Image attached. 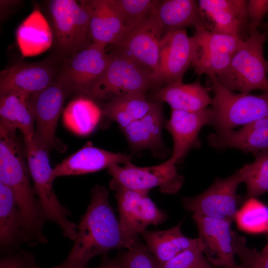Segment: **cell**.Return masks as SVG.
Instances as JSON below:
<instances>
[{
  "mask_svg": "<svg viewBox=\"0 0 268 268\" xmlns=\"http://www.w3.org/2000/svg\"><path fill=\"white\" fill-rule=\"evenodd\" d=\"M165 122L162 102H159L147 115L120 129L133 151L154 152L163 146L162 132Z\"/></svg>",
  "mask_w": 268,
  "mask_h": 268,
  "instance_id": "cell-23",
  "label": "cell"
},
{
  "mask_svg": "<svg viewBox=\"0 0 268 268\" xmlns=\"http://www.w3.org/2000/svg\"><path fill=\"white\" fill-rule=\"evenodd\" d=\"M71 93L58 77L47 87L30 95L35 128L33 138L47 152L55 149L61 152L66 145L55 135L64 102Z\"/></svg>",
  "mask_w": 268,
  "mask_h": 268,
  "instance_id": "cell-8",
  "label": "cell"
},
{
  "mask_svg": "<svg viewBox=\"0 0 268 268\" xmlns=\"http://www.w3.org/2000/svg\"><path fill=\"white\" fill-rule=\"evenodd\" d=\"M159 103L149 100L145 94H137L104 102L101 109L103 115L121 129L147 115Z\"/></svg>",
  "mask_w": 268,
  "mask_h": 268,
  "instance_id": "cell-28",
  "label": "cell"
},
{
  "mask_svg": "<svg viewBox=\"0 0 268 268\" xmlns=\"http://www.w3.org/2000/svg\"><path fill=\"white\" fill-rule=\"evenodd\" d=\"M248 25L250 35L258 30L263 23V20L268 12V0H247Z\"/></svg>",
  "mask_w": 268,
  "mask_h": 268,
  "instance_id": "cell-37",
  "label": "cell"
},
{
  "mask_svg": "<svg viewBox=\"0 0 268 268\" xmlns=\"http://www.w3.org/2000/svg\"><path fill=\"white\" fill-rule=\"evenodd\" d=\"M166 33L188 27L210 30L198 1L195 0H157L151 12Z\"/></svg>",
  "mask_w": 268,
  "mask_h": 268,
  "instance_id": "cell-18",
  "label": "cell"
},
{
  "mask_svg": "<svg viewBox=\"0 0 268 268\" xmlns=\"http://www.w3.org/2000/svg\"><path fill=\"white\" fill-rule=\"evenodd\" d=\"M176 164L169 159L160 164L138 167L131 162L113 165L108 169L112 176L110 188L115 191L125 188L148 194L149 191L158 187L163 194H175L182 187L185 178L180 174Z\"/></svg>",
  "mask_w": 268,
  "mask_h": 268,
  "instance_id": "cell-7",
  "label": "cell"
},
{
  "mask_svg": "<svg viewBox=\"0 0 268 268\" xmlns=\"http://www.w3.org/2000/svg\"><path fill=\"white\" fill-rule=\"evenodd\" d=\"M199 237L204 247L207 260L212 265L222 268H241L235 262L232 221L193 215Z\"/></svg>",
  "mask_w": 268,
  "mask_h": 268,
  "instance_id": "cell-14",
  "label": "cell"
},
{
  "mask_svg": "<svg viewBox=\"0 0 268 268\" xmlns=\"http://www.w3.org/2000/svg\"><path fill=\"white\" fill-rule=\"evenodd\" d=\"M192 37L195 54L212 56H233L245 42L241 37L216 33L206 28L196 29Z\"/></svg>",
  "mask_w": 268,
  "mask_h": 268,
  "instance_id": "cell-30",
  "label": "cell"
},
{
  "mask_svg": "<svg viewBox=\"0 0 268 268\" xmlns=\"http://www.w3.org/2000/svg\"><path fill=\"white\" fill-rule=\"evenodd\" d=\"M84 214L77 227L74 244L61 264L53 268H86L95 257L112 250L133 248L139 241L122 228L109 201V192L96 185Z\"/></svg>",
  "mask_w": 268,
  "mask_h": 268,
  "instance_id": "cell-1",
  "label": "cell"
},
{
  "mask_svg": "<svg viewBox=\"0 0 268 268\" xmlns=\"http://www.w3.org/2000/svg\"><path fill=\"white\" fill-rule=\"evenodd\" d=\"M248 201V205L241 211L246 214V226L244 228L253 231L268 229V208L255 198Z\"/></svg>",
  "mask_w": 268,
  "mask_h": 268,
  "instance_id": "cell-36",
  "label": "cell"
},
{
  "mask_svg": "<svg viewBox=\"0 0 268 268\" xmlns=\"http://www.w3.org/2000/svg\"><path fill=\"white\" fill-rule=\"evenodd\" d=\"M25 257L23 251L4 255L0 260V268H24Z\"/></svg>",
  "mask_w": 268,
  "mask_h": 268,
  "instance_id": "cell-38",
  "label": "cell"
},
{
  "mask_svg": "<svg viewBox=\"0 0 268 268\" xmlns=\"http://www.w3.org/2000/svg\"><path fill=\"white\" fill-rule=\"evenodd\" d=\"M95 101L84 96H76L63 111L65 125L73 133L86 135L95 129L102 115Z\"/></svg>",
  "mask_w": 268,
  "mask_h": 268,
  "instance_id": "cell-29",
  "label": "cell"
},
{
  "mask_svg": "<svg viewBox=\"0 0 268 268\" xmlns=\"http://www.w3.org/2000/svg\"><path fill=\"white\" fill-rule=\"evenodd\" d=\"M204 249V246L200 239L196 245L166 262L160 264L157 262V268H197L206 259L203 255Z\"/></svg>",
  "mask_w": 268,
  "mask_h": 268,
  "instance_id": "cell-34",
  "label": "cell"
},
{
  "mask_svg": "<svg viewBox=\"0 0 268 268\" xmlns=\"http://www.w3.org/2000/svg\"><path fill=\"white\" fill-rule=\"evenodd\" d=\"M18 47L23 57L39 55L54 42L52 29L40 10L34 9L16 32Z\"/></svg>",
  "mask_w": 268,
  "mask_h": 268,
  "instance_id": "cell-24",
  "label": "cell"
},
{
  "mask_svg": "<svg viewBox=\"0 0 268 268\" xmlns=\"http://www.w3.org/2000/svg\"><path fill=\"white\" fill-rule=\"evenodd\" d=\"M200 7L212 21L210 30L218 33L240 37L248 25L247 0H199Z\"/></svg>",
  "mask_w": 268,
  "mask_h": 268,
  "instance_id": "cell-20",
  "label": "cell"
},
{
  "mask_svg": "<svg viewBox=\"0 0 268 268\" xmlns=\"http://www.w3.org/2000/svg\"><path fill=\"white\" fill-rule=\"evenodd\" d=\"M140 235L157 262L163 264L184 251L196 245L200 239L191 238L182 232L180 224L167 230H146Z\"/></svg>",
  "mask_w": 268,
  "mask_h": 268,
  "instance_id": "cell-26",
  "label": "cell"
},
{
  "mask_svg": "<svg viewBox=\"0 0 268 268\" xmlns=\"http://www.w3.org/2000/svg\"><path fill=\"white\" fill-rule=\"evenodd\" d=\"M90 15V32L93 43L106 47L117 46L127 28L109 0H83Z\"/></svg>",
  "mask_w": 268,
  "mask_h": 268,
  "instance_id": "cell-21",
  "label": "cell"
},
{
  "mask_svg": "<svg viewBox=\"0 0 268 268\" xmlns=\"http://www.w3.org/2000/svg\"><path fill=\"white\" fill-rule=\"evenodd\" d=\"M195 53L193 37L186 30L166 33L160 41L159 82L161 87L182 81Z\"/></svg>",
  "mask_w": 268,
  "mask_h": 268,
  "instance_id": "cell-15",
  "label": "cell"
},
{
  "mask_svg": "<svg viewBox=\"0 0 268 268\" xmlns=\"http://www.w3.org/2000/svg\"><path fill=\"white\" fill-rule=\"evenodd\" d=\"M211 118V108L196 111L171 109L170 118L165 122L164 127L170 133L173 141L170 158L172 161L178 163L192 148L200 145L199 133L204 125H210Z\"/></svg>",
  "mask_w": 268,
  "mask_h": 268,
  "instance_id": "cell-16",
  "label": "cell"
},
{
  "mask_svg": "<svg viewBox=\"0 0 268 268\" xmlns=\"http://www.w3.org/2000/svg\"><path fill=\"white\" fill-rule=\"evenodd\" d=\"M241 267V266H240ZM241 268H242V267H241Z\"/></svg>",
  "mask_w": 268,
  "mask_h": 268,
  "instance_id": "cell-44",
  "label": "cell"
},
{
  "mask_svg": "<svg viewBox=\"0 0 268 268\" xmlns=\"http://www.w3.org/2000/svg\"><path fill=\"white\" fill-rule=\"evenodd\" d=\"M255 159L238 170L247 192L243 201L256 198L268 192V150L253 153Z\"/></svg>",
  "mask_w": 268,
  "mask_h": 268,
  "instance_id": "cell-31",
  "label": "cell"
},
{
  "mask_svg": "<svg viewBox=\"0 0 268 268\" xmlns=\"http://www.w3.org/2000/svg\"><path fill=\"white\" fill-rule=\"evenodd\" d=\"M152 101L166 102L171 109L187 111L202 110L211 105L212 98L199 81L185 84L179 81L154 90Z\"/></svg>",
  "mask_w": 268,
  "mask_h": 268,
  "instance_id": "cell-22",
  "label": "cell"
},
{
  "mask_svg": "<svg viewBox=\"0 0 268 268\" xmlns=\"http://www.w3.org/2000/svg\"><path fill=\"white\" fill-rule=\"evenodd\" d=\"M207 76L214 94L210 126L216 131L233 130L268 116V92L235 93L222 85L215 74Z\"/></svg>",
  "mask_w": 268,
  "mask_h": 268,
  "instance_id": "cell-4",
  "label": "cell"
},
{
  "mask_svg": "<svg viewBox=\"0 0 268 268\" xmlns=\"http://www.w3.org/2000/svg\"><path fill=\"white\" fill-rule=\"evenodd\" d=\"M21 243L24 234L19 210L12 190L0 182V250L5 254L13 253Z\"/></svg>",
  "mask_w": 268,
  "mask_h": 268,
  "instance_id": "cell-25",
  "label": "cell"
},
{
  "mask_svg": "<svg viewBox=\"0 0 268 268\" xmlns=\"http://www.w3.org/2000/svg\"><path fill=\"white\" fill-rule=\"evenodd\" d=\"M47 7L56 56L64 61L93 43L89 11L82 0H51Z\"/></svg>",
  "mask_w": 268,
  "mask_h": 268,
  "instance_id": "cell-3",
  "label": "cell"
},
{
  "mask_svg": "<svg viewBox=\"0 0 268 268\" xmlns=\"http://www.w3.org/2000/svg\"><path fill=\"white\" fill-rule=\"evenodd\" d=\"M57 56L36 63L19 62L0 72V96L13 91L30 95L50 85L62 65Z\"/></svg>",
  "mask_w": 268,
  "mask_h": 268,
  "instance_id": "cell-12",
  "label": "cell"
},
{
  "mask_svg": "<svg viewBox=\"0 0 268 268\" xmlns=\"http://www.w3.org/2000/svg\"><path fill=\"white\" fill-rule=\"evenodd\" d=\"M261 25H262L265 28L266 30L268 31V22H265V23L263 22Z\"/></svg>",
  "mask_w": 268,
  "mask_h": 268,
  "instance_id": "cell-43",
  "label": "cell"
},
{
  "mask_svg": "<svg viewBox=\"0 0 268 268\" xmlns=\"http://www.w3.org/2000/svg\"><path fill=\"white\" fill-rule=\"evenodd\" d=\"M235 254L242 268H268V252H258L247 245L246 238L233 231Z\"/></svg>",
  "mask_w": 268,
  "mask_h": 268,
  "instance_id": "cell-33",
  "label": "cell"
},
{
  "mask_svg": "<svg viewBox=\"0 0 268 268\" xmlns=\"http://www.w3.org/2000/svg\"><path fill=\"white\" fill-rule=\"evenodd\" d=\"M101 80L87 98L105 102L160 88L152 73L114 48Z\"/></svg>",
  "mask_w": 268,
  "mask_h": 268,
  "instance_id": "cell-5",
  "label": "cell"
},
{
  "mask_svg": "<svg viewBox=\"0 0 268 268\" xmlns=\"http://www.w3.org/2000/svg\"><path fill=\"white\" fill-rule=\"evenodd\" d=\"M266 40V33L257 30L251 34L234 55L227 68L216 75L218 82L231 91L268 92V62L264 55Z\"/></svg>",
  "mask_w": 268,
  "mask_h": 268,
  "instance_id": "cell-2",
  "label": "cell"
},
{
  "mask_svg": "<svg viewBox=\"0 0 268 268\" xmlns=\"http://www.w3.org/2000/svg\"><path fill=\"white\" fill-rule=\"evenodd\" d=\"M164 34L151 13L145 20L129 29L119 44L114 47L150 71L160 88V41Z\"/></svg>",
  "mask_w": 268,
  "mask_h": 268,
  "instance_id": "cell-11",
  "label": "cell"
},
{
  "mask_svg": "<svg viewBox=\"0 0 268 268\" xmlns=\"http://www.w3.org/2000/svg\"><path fill=\"white\" fill-rule=\"evenodd\" d=\"M214 148H232L255 153L268 150V116L246 124L238 131H216L207 137Z\"/></svg>",
  "mask_w": 268,
  "mask_h": 268,
  "instance_id": "cell-19",
  "label": "cell"
},
{
  "mask_svg": "<svg viewBox=\"0 0 268 268\" xmlns=\"http://www.w3.org/2000/svg\"><path fill=\"white\" fill-rule=\"evenodd\" d=\"M115 191L119 222L129 235L137 237L148 226L158 225L167 219V213L157 207L148 194L125 188Z\"/></svg>",
  "mask_w": 268,
  "mask_h": 268,
  "instance_id": "cell-13",
  "label": "cell"
},
{
  "mask_svg": "<svg viewBox=\"0 0 268 268\" xmlns=\"http://www.w3.org/2000/svg\"><path fill=\"white\" fill-rule=\"evenodd\" d=\"M197 268H212L206 259Z\"/></svg>",
  "mask_w": 268,
  "mask_h": 268,
  "instance_id": "cell-42",
  "label": "cell"
},
{
  "mask_svg": "<svg viewBox=\"0 0 268 268\" xmlns=\"http://www.w3.org/2000/svg\"><path fill=\"white\" fill-rule=\"evenodd\" d=\"M125 268H157V261L140 242L119 257Z\"/></svg>",
  "mask_w": 268,
  "mask_h": 268,
  "instance_id": "cell-35",
  "label": "cell"
},
{
  "mask_svg": "<svg viewBox=\"0 0 268 268\" xmlns=\"http://www.w3.org/2000/svg\"><path fill=\"white\" fill-rule=\"evenodd\" d=\"M25 257L24 268H42L37 263L34 256L27 251H23Z\"/></svg>",
  "mask_w": 268,
  "mask_h": 268,
  "instance_id": "cell-41",
  "label": "cell"
},
{
  "mask_svg": "<svg viewBox=\"0 0 268 268\" xmlns=\"http://www.w3.org/2000/svg\"><path fill=\"white\" fill-rule=\"evenodd\" d=\"M127 30L145 20L157 0H109Z\"/></svg>",
  "mask_w": 268,
  "mask_h": 268,
  "instance_id": "cell-32",
  "label": "cell"
},
{
  "mask_svg": "<svg viewBox=\"0 0 268 268\" xmlns=\"http://www.w3.org/2000/svg\"><path fill=\"white\" fill-rule=\"evenodd\" d=\"M96 268H125V267L119 257L110 258L105 255L103 256L100 264Z\"/></svg>",
  "mask_w": 268,
  "mask_h": 268,
  "instance_id": "cell-39",
  "label": "cell"
},
{
  "mask_svg": "<svg viewBox=\"0 0 268 268\" xmlns=\"http://www.w3.org/2000/svg\"><path fill=\"white\" fill-rule=\"evenodd\" d=\"M19 0H0V19L1 20L6 17L13 8L18 5Z\"/></svg>",
  "mask_w": 268,
  "mask_h": 268,
  "instance_id": "cell-40",
  "label": "cell"
},
{
  "mask_svg": "<svg viewBox=\"0 0 268 268\" xmlns=\"http://www.w3.org/2000/svg\"><path fill=\"white\" fill-rule=\"evenodd\" d=\"M241 183L238 170L228 177L216 178L212 185L201 193L182 198L183 206L193 215L233 222L239 212L237 189Z\"/></svg>",
  "mask_w": 268,
  "mask_h": 268,
  "instance_id": "cell-10",
  "label": "cell"
},
{
  "mask_svg": "<svg viewBox=\"0 0 268 268\" xmlns=\"http://www.w3.org/2000/svg\"><path fill=\"white\" fill-rule=\"evenodd\" d=\"M24 146L30 175L34 182L33 190L46 220L55 222L62 229L63 236L74 241L77 225L67 219L70 213L62 205L54 192L49 152L33 137L24 138Z\"/></svg>",
  "mask_w": 268,
  "mask_h": 268,
  "instance_id": "cell-6",
  "label": "cell"
},
{
  "mask_svg": "<svg viewBox=\"0 0 268 268\" xmlns=\"http://www.w3.org/2000/svg\"><path fill=\"white\" fill-rule=\"evenodd\" d=\"M132 156L94 146L90 141L65 158L52 169V178L93 173L117 164L131 162Z\"/></svg>",
  "mask_w": 268,
  "mask_h": 268,
  "instance_id": "cell-17",
  "label": "cell"
},
{
  "mask_svg": "<svg viewBox=\"0 0 268 268\" xmlns=\"http://www.w3.org/2000/svg\"><path fill=\"white\" fill-rule=\"evenodd\" d=\"M30 94L13 91L0 96V123L19 130L25 138H32L35 120Z\"/></svg>",
  "mask_w": 268,
  "mask_h": 268,
  "instance_id": "cell-27",
  "label": "cell"
},
{
  "mask_svg": "<svg viewBox=\"0 0 268 268\" xmlns=\"http://www.w3.org/2000/svg\"><path fill=\"white\" fill-rule=\"evenodd\" d=\"M106 48L93 43L62 62L58 77L71 94L88 97L102 78L110 59Z\"/></svg>",
  "mask_w": 268,
  "mask_h": 268,
  "instance_id": "cell-9",
  "label": "cell"
}]
</instances>
